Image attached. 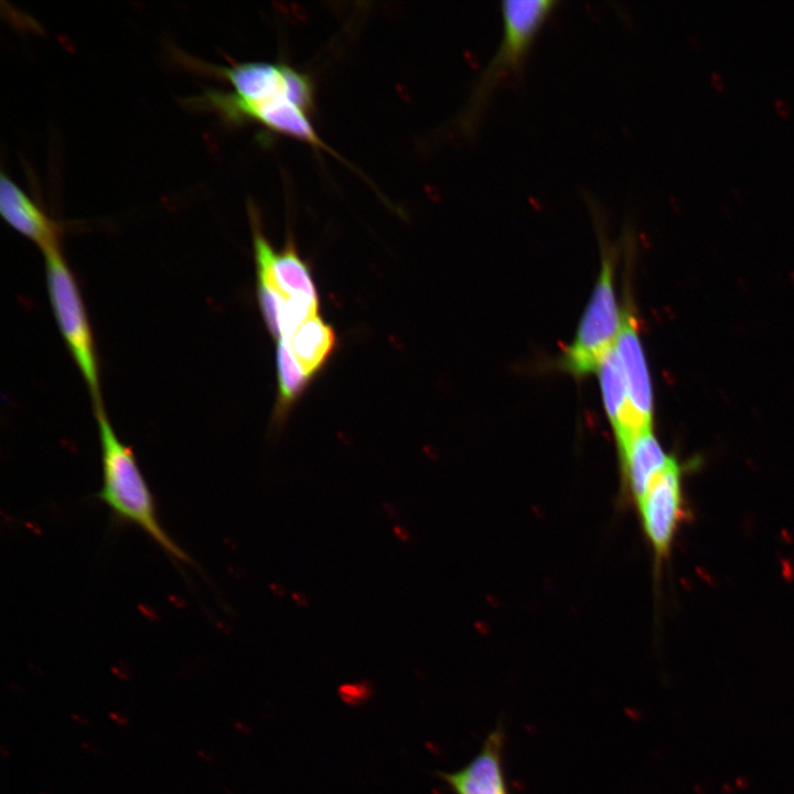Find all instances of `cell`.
I'll return each mask as SVG.
<instances>
[{
  "label": "cell",
  "instance_id": "2e32d148",
  "mask_svg": "<svg viewBox=\"0 0 794 794\" xmlns=\"http://www.w3.org/2000/svg\"><path fill=\"white\" fill-rule=\"evenodd\" d=\"M109 718L114 720L118 726L126 727L129 725V719L119 712L112 711L108 713Z\"/></svg>",
  "mask_w": 794,
  "mask_h": 794
},
{
  "label": "cell",
  "instance_id": "ffe728a7",
  "mask_svg": "<svg viewBox=\"0 0 794 794\" xmlns=\"http://www.w3.org/2000/svg\"><path fill=\"white\" fill-rule=\"evenodd\" d=\"M0 752H1V755H2L3 758H9V757H10V752H9V750H8L4 745H1V747H0Z\"/></svg>",
  "mask_w": 794,
  "mask_h": 794
},
{
  "label": "cell",
  "instance_id": "4fadbf2b",
  "mask_svg": "<svg viewBox=\"0 0 794 794\" xmlns=\"http://www.w3.org/2000/svg\"><path fill=\"white\" fill-rule=\"evenodd\" d=\"M280 341L310 379L325 366L336 346L334 329L319 314L302 323L290 337Z\"/></svg>",
  "mask_w": 794,
  "mask_h": 794
},
{
  "label": "cell",
  "instance_id": "9a60e30c",
  "mask_svg": "<svg viewBox=\"0 0 794 794\" xmlns=\"http://www.w3.org/2000/svg\"><path fill=\"white\" fill-rule=\"evenodd\" d=\"M277 375L278 399L275 417L282 421L311 379L302 372L286 344L281 341L277 347Z\"/></svg>",
  "mask_w": 794,
  "mask_h": 794
},
{
  "label": "cell",
  "instance_id": "3957f363",
  "mask_svg": "<svg viewBox=\"0 0 794 794\" xmlns=\"http://www.w3.org/2000/svg\"><path fill=\"white\" fill-rule=\"evenodd\" d=\"M43 255L53 314L69 354L88 387L96 412L104 409L99 366L94 334L77 281L61 249Z\"/></svg>",
  "mask_w": 794,
  "mask_h": 794
},
{
  "label": "cell",
  "instance_id": "7a4b0ae2",
  "mask_svg": "<svg viewBox=\"0 0 794 794\" xmlns=\"http://www.w3.org/2000/svg\"><path fill=\"white\" fill-rule=\"evenodd\" d=\"M554 0H505L501 2V42L472 90L463 125H475L496 87L522 68L533 42L552 12Z\"/></svg>",
  "mask_w": 794,
  "mask_h": 794
},
{
  "label": "cell",
  "instance_id": "44dd1931",
  "mask_svg": "<svg viewBox=\"0 0 794 794\" xmlns=\"http://www.w3.org/2000/svg\"><path fill=\"white\" fill-rule=\"evenodd\" d=\"M40 794H50V793L41 792Z\"/></svg>",
  "mask_w": 794,
  "mask_h": 794
},
{
  "label": "cell",
  "instance_id": "52a82bcc",
  "mask_svg": "<svg viewBox=\"0 0 794 794\" xmlns=\"http://www.w3.org/2000/svg\"><path fill=\"white\" fill-rule=\"evenodd\" d=\"M208 69L225 79L233 88L229 93L239 99L289 96L313 107V87L309 77L285 64L244 62L210 66Z\"/></svg>",
  "mask_w": 794,
  "mask_h": 794
},
{
  "label": "cell",
  "instance_id": "9c48e42d",
  "mask_svg": "<svg viewBox=\"0 0 794 794\" xmlns=\"http://www.w3.org/2000/svg\"><path fill=\"white\" fill-rule=\"evenodd\" d=\"M0 212L6 223L43 254L61 249V226L4 173L0 176Z\"/></svg>",
  "mask_w": 794,
  "mask_h": 794
},
{
  "label": "cell",
  "instance_id": "8fae6325",
  "mask_svg": "<svg viewBox=\"0 0 794 794\" xmlns=\"http://www.w3.org/2000/svg\"><path fill=\"white\" fill-rule=\"evenodd\" d=\"M597 373L604 409L620 449L652 427L643 426L632 409L614 348L602 360Z\"/></svg>",
  "mask_w": 794,
  "mask_h": 794
},
{
  "label": "cell",
  "instance_id": "5bb4252c",
  "mask_svg": "<svg viewBox=\"0 0 794 794\" xmlns=\"http://www.w3.org/2000/svg\"><path fill=\"white\" fill-rule=\"evenodd\" d=\"M272 273L276 287L285 298L319 300L309 265L300 257L292 239L285 248L275 253Z\"/></svg>",
  "mask_w": 794,
  "mask_h": 794
},
{
  "label": "cell",
  "instance_id": "7c38bea8",
  "mask_svg": "<svg viewBox=\"0 0 794 794\" xmlns=\"http://www.w3.org/2000/svg\"><path fill=\"white\" fill-rule=\"evenodd\" d=\"M618 450L626 485L637 502L672 457L665 453L652 429L640 432Z\"/></svg>",
  "mask_w": 794,
  "mask_h": 794
},
{
  "label": "cell",
  "instance_id": "6da1fadb",
  "mask_svg": "<svg viewBox=\"0 0 794 794\" xmlns=\"http://www.w3.org/2000/svg\"><path fill=\"white\" fill-rule=\"evenodd\" d=\"M98 423L103 483L97 497L116 521L137 526L169 557L185 565L191 557L172 539L158 516L154 496L131 447L114 431L104 409L95 412Z\"/></svg>",
  "mask_w": 794,
  "mask_h": 794
},
{
  "label": "cell",
  "instance_id": "e0dca14e",
  "mask_svg": "<svg viewBox=\"0 0 794 794\" xmlns=\"http://www.w3.org/2000/svg\"><path fill=\"white\" fill-rule=\"evenodd\" d=\"M81 747H82L85 751H87L88 753H92V754H97V753H99L98 748L95 747L94 744H92L90 742L84 741V742L81 743Z\"/></svg>",
  "mask_w": 794,
  "mask_h": 794
},
{
  "label": "cell",
  "instance_id": "ac0fdd59",
  "mask_svg": "<svg viewBox=\"0 0 794 794\" xmlns=\"http://www.w3.org/2000/svg\"><path fill=\"white\" fill-rule=\"evenodd\" d=\"M71 718L79 725H89V720L84 715L72 713Z\"/></svg>",
  "mask_w": 794,
  "mask_h": 794
},
{
  "label": "cell",
  "instance_id": "30bf717a",
  "mask_svg": "<svg viewBox=\"0 0 794 794\" xmlns=\"http://www.w3.org/2000/svg\"><path fill=\"white\" fill-rule=\"evenodd\" d=\"M634 414L645 427H652L653 397L645 356L632 313L622 310V326L614 347Z\"/></svg>",
  "mask_w": 794,
  "mask_h": 794
},
{
  "label": "cell",
  "instance_id": "5b68a950",
  "mask_svg": "<svg viewBox=\"0 0 794 794\" xmlns=\"http://www.w3.org/2000/svg\"><path fill=\"white\" fill-rule=\"evenodd\" d=\"M201 105L215 110L228 122L254 121L273 132L330 151L310 120L311 108L294 98L277 96L244 100L229 92L208 90L201 97Z\"/></svg>",
  "mask_w": 794,
  "mask_h": 794
},
{
  "label": "cell",
  "instance_id": "d6986e66",
  "mask_svg": "<svg viewBox=\"0 0 794 794\" xmlns=\"http://www.w3.org/2000/svg\"><path fill=\"white\" fill-rule=\"evenodd\" d=\"M196 753L202 760L207 762L212 761L211 757H208L203 750L198 749Z\"/></svg>",
  "mask_w": 794,
  "mask_h": 794
},
{
  "label": "cell",
  "instance_id": "8992f818",
  "mask_svg": "<svg viewBox=\"0 0 794 794\" xmlns=\"http://www.w3.org/2000/svg\"><path fill=\"white\" fill-rule=\"evenodd\" d=\"M643 529L657 559L665 558L675 534L685 519L682 471L672 458L636 502Z\"/></svg>",
  "mask_w": 794,
  "mask_h": 794
},
{
  "label": "cell",
  "instance_id": "277c9868",
  "mask_svg": "<svg viewBox=\"0 0 794 794\" xmlns=\"http://www.w3.org/2000/svg\"><path fill=\"white\" fill-rule=\"evenodd\" d=\"M591 298L580 320L572 343L561 363L576 376L597 372L602 360L615 347L622 326V311L614 292V255L607 246Z\"/></svg>",
  "mask_w": 794,
  "mask_h": 794
},
{
  "label": "cell",
  "instance_id": "ba28073f",
  "mask_svg": "<svg viewBox=\"0 0 794 794\" xmlns=\"http://www.w3.org/2000/svg\"><path fill=\"white\" fill-rule=\"evenodd\" d=\"M505 744L504 722L498 720L466 764L438 774L453 794H509L505 773Z\"/></svg>",
  "mask_w": 794,
  "mask_h": 794
}]
</instances>
